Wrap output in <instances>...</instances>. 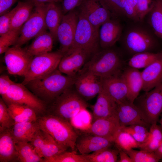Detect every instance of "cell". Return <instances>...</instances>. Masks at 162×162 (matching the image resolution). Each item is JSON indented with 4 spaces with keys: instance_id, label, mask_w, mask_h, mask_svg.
I'll return each instance as SVG.
<instances>
[{
    "instance_id": "6da1fadb",
    "label": "cell",
    "mask_w": 162,
    "mask_h": 162,
    "mask_svg": "<svg viewBox=\"0 0 162 162\" xmlns=\"http://www.w3.org/2000/svg\"><path fill=\"white\" fill-rule=\"evenodd\" d=\"M158 38L144 20L127 22L118 41L123 54L131 56L141 52H154Z\"/></svg>"
},
{
    "instance_id": "7a4b0ae2",
    "label": "cell",
    "mask_w": 162,
    "mask_h": 162,
    "mask_svg": "<svg viewBox=\"0 0 162 162\" xmlns=\"http://www.w3.org/2000/svg\"><path fill=\"white\" fill-rule=\"evenodd\" d=\"M57 68L47 75L28 82L25 86L47 106L65 90L74 85L77 75H63Z\"/></svg>"
},
{
    "instance_id": "3957f363",
    "label": "cell",
    "mask_w": 162,
    "mask_h": 162,
    "mask_svg": "<svg viewBox=\"0 0 162 162\" xmlns=\"http://www.w3.org/2000/svg\"><path fill=\"white\" fill-rule=\"evenodd\" d=\"M123 53L114 46L100 49L93 55L77 74L91 73L101 78L118 74L124 68Z\"/></svg>"
},
{
    "instance_id": "277c9868",
    "label": "cell",
    "mask_w": 162,
    "mask_h": 162,
    "mask_svg": "<svg viewBox=\"0 0 162 162\" xmlns=\"http://www.w3.org/2000/svg\"><path fill=\"white\" fill-rule=\"evenodd\" d=\"M88 106L86 101L76 91L74 85L65 90L47 106L46 114L57 116L70 122Z\"/></svg>"
},
{
    "instance_id": "5b68a950",
    "label": "cell",
    "mask_w": 162,
    "mask_h": 162,
    "mask_svg": "<svg viewBox=\"0 0 162 162\" xmlns=\"http://www.w3.org/2000/svg\"><path fill=\"white\" fill-rule=\"evenodd\" d=\"M40 128L51 136L59 143L75 151L78 135L69 122L45 114L38 117Z\"/></svg>"
},
{
    "instance_id": "8992f818",
    "label": "cell",
    "mask_w": 162,
    "mask_h": 162,
    "mask_svg": "<svg viewBox=\"0 0 162 162\" xmlns=\"http://www.w3.org/2000/svg\"><path fill=\"white\" fill-rule=\"evenodd\" d=\"M63 55L59 51L34 56L22 83L25 85L31 81L42 78L53 72L58 68Z\"/></svg>"
},
{
    "instance_id": "52a82bcc",
    "label": "cell",
    "mask_w": 162,
    "mask_h": 162,
    "mask_svg": "<svg viewBox=\"0 0 162 162\" xmlns=\"http://www.w3.org/2000/svg\"><path fill=\"white\" fill-rule=\"evenodd\" d=\"M74 42L71 48H80L92 56L100 49L99 29L94 27L79 11Z\"/></svg>"
},
{
    "instance_id": "ba28073f",
    "label": "cell",
    "mask_w": 162,
    "mask_h": 162,
    "mask_svg": "<svg viewBox=\"0 0 162 162\" xmlns=\"http://www.w3.org/2000/svg\"><path fill=\"white\" fill-rule=\"evenodd\" d=\"M1 98L6 104L15 103L31 107L38 116L46 113L47 105L22 83L14 82L6 94Z\"/></svg>"
},
{
    "instance_id": "9c48e42d",
    "label": "cell",
    "mask_w": 162,
    "mask_h": 162,
    "mask_svg": "<svg viewBox=\"0 0 162 162\" xmlns=\"http://www.w3.org/2000/svg\"><path fill=\"white\" fill-rule=\"evenodd\" d=\"M47 4L34 5L30 16L22 27L20 35L13 46L21 47L46 31L45 14Z\"/></svg>"
},
{
    "instance_id": "30bf717a",
    "label": "cell",
    "mask_w": 162,
    "mask_h": 162,
    "mask_svg": "<svg viewBox=\"0 0 162 162\" xmlns=\"http://www.w3.org/2000/svg\"><path fill=\"white\" fill-rule=\"evenodd\" d=\"M29 142L38 155L44 159L58 155L66 151L69 148L59 143L50 134L40 128Z\"/></svg>"
},
{
    "instance_id": "8fae6325",
    "label": "cell",
    "mask_w": 162,
    "mask_h": 162,
    "mask_svg": "<svg viewBox=\"0 0 162 162\" xmlns=\"http://www.w3.org/2000/svg\"><path fill=\"white\" fill-rule=\"evenodd\" d=\"M139 100V105L137 106L143 112L151 124L157 123L162 113V82L145 92Z\"/></svg>"
},
{
    "instance_id": "7c38bea8",
    "label": "cell",
    "mask_w": 162,
    "mask_h": 162,
    "mask_svg": "<svg viewBox=\"0 0 162 162\" xmlns=\"http://www.w3.org/2000/svg\"><path fill=\"white\" fill-rule=\"evenodd\" d=\"M116 114L121 127L137 124L148 128L151 124L142 110L128 100L117 103Z\"/></svg>"
},
{
    "instance_id": "4fadbf2b",
    "label": "cell",
    "mask_w": 162,
    "mask_h": 162,
    "mask_svg": "<svg viewBox=\"0 0 162 162\" xmlns=\"http://www.w3.org/2000/svg\"><path fill=\"white\" fill-rule=\"evenodd\" d=\"M79 18L75 9L64 14L57 32L60 44L59 51L64 55L72 46Z\"/></svg>"
},
{
    "instance_id": "5bb4252c",
    "label": "cell",
    "mask_w": 162,
    "mask_h": 162,
    "mask_svg": "<svg viewBox=\"0 0 162 162\" xmlns=\"http://www.w3.org/2000/svg\"><path fill=\"white\" fill-rule=\"evenodd\" d=\"M34 56L24 48L13 46L4 53V60L8 73L24 76Z\"/></svg>"
},
{
    "instance_id": "9a60e30c",
    "label": "cell",
    "mask_w": 162,
    "mask_h": 162,
    "mask_svg": "<svg viewBox=\"0 0 162 162\" xmlns=\"http://www.w3.org/2000/svg\"><path fill=\"white\" fill-rule=\"evenodd\" d=\"M92 57L80 48H71L63 55L58 68L66 75L75 76Z\"/></svg>"
},
{
    "instance_id": "2e32d148",
    "label": "cell",
    "mask_w": 162,
    "mask_h": 162,
    "mask_svg": "<svg viewBox=\"0 0 162 162\" xmlns=\"http://www.w3.org/2000/svg\"><path fill=\"white\" fill-rule=\"evenodd\" d=\"M74 86L86 101L93 98L102 90L100 77L87 72L77 74Z\"/></svg>"
},
{
    "instance_id": "e0dca14e",
    "label": "cell",
    "mask_w": 162,
    "mask_h": 162,
    "mask_svg": "<svg viewBox=\"0 0 162 162\" xmlns=\"http://www.w3.org/2000/svg\"><path fill=\"white\" fill-rule=\"evenodd\" d=\"M78 7L79 11L98 29L103 23L112 17L110 12L101 5L98 0H84Z\"/></svg>"
},
{
    "instance_id": "ac0fdd59",
    "label": "cell",
    "mask_w": 162,
    "mask_h": 162,
    "mask_svg": "<svg viewBox=\"0 0 162 162\" xmlns=\"http://www.w3.org/2000/svg\"><path fill=\"white\" fill-rule=\"evenodd\" d=\"M120 19L112 17L103 23L99 30V40L101 49L114 46L122 35L124 26Z\"/></svg>"
},
{
    "instance_id": "d6986e66",
    "label": "cell",
    "mask_w": 162,
    "mask_h": 162,
    "mask_svg": "<svg viewBox=\"0 0 162 162\" xmlns=\"http://www.w3.org/2000/svg\"><path fill=\"white\" fill-rule=\"evenodd\" d=\"M122 72L109 77H100L102 90L117 103L128 100V90Z\"/></svg>"
},
{
    "instance_id": "ffe728a7",
    "label": "cell",
    "mask_w": 162,
    "mask_h": 162,
    "mask_svg": "<svg viewBox=\"0 0 162 162\" xmlns=\"http://www.w3.org/2000/svg\"><path fill=\"white\" fill-rule=\"evenodd\" d=\"M120 128L116 115L95 120L86 132L107 138L113 142L114 137Z\"/></svg>"
},
{
    "instance_id": "44dd1931",
    "label": "cell",
    "mask_w": 162,
    "mask_h": 162,
    "mask_svg": "<svg viewBox=\"0 0 162 162\" xmlns=\"http://www.w3.org/2000/svg\"><path fill=\"white\" fill-rule=\"evenodd\" d=\"M113 142L100 136L91 134L78 136L76 148L81 154H88L99 150L111 147Z\"/></svg>"
},
{
    "instance_id": "7402d4cb",
    "label": "cell",
    "mask_w": 162,
    "mask_h": 162,
    "mask_svg": "<svg viewBox=\"0 0 162 162\" xmlns=\"http://www.w3.org/2000/svg\"><path fill=\"white\" fill-rule=\"evenodd\" d=\"M122 75L128 90L127 99L134 103L142 88L141 72L139 69L128 66L124 68L122 72Z\"/></svg>"
},
{
    "instance_id": "603a6c76",
    "label": "cell",
    "mask_w": 162,
    "mask_h": 162,
    "mask_svg": "<svg viewBox=\"0 0 162 162\" xmlns=\"http://www.w3.org/2000/svg\"><path fill=\"white\" fill-rule=\"evenodd\" d=\"M142 90L149 91L162 82V56L144 68L141 72Z\"/></svg>"
},
{
    "instance_id": "cb8c5ba5",
    "label": "cell",
    "mask_w": 162,
    "mask_h": 162,
    "mask_svg": "<svg viewBox=\"0 0 162 162\" xmlns=\"http://www.w3.org/2000/svg\"><path fill=\"white\" fill-rule=\"evenodd\" d=\"M116 107L117 103L102 90L92 107L93 121L116 115Z\"/></svg>"
},
{
    "instance_id": "d4e9b609",
    "label": "cell",
    "mask_w": 162,
    "mask_h": 162,
    "mask_svg": "<svg viewBox=\"0 0 162 162\" xmlns=\"http://www.w3.org/2000/svg\"><path fill=\"white\" fill-rule=\"evenodd\" d=\"M10 129L0 130V162H17L15 142Z\"/></svg>"
},
{
    "instance_id": "484cf974",
    "label": "cell",
    "mask_w": 162,
    "mask_h": 162,
    "mask_svg": "<svg viewBox=\"0 0 162 162\" xmlns=\"http://www.w3.org/2000/svg\"><path fill=\"white\" fill-rule=\"evenodd\" d=\"M39 129V125L37 120L15 123L10 130L15 142H30Z\"/></svg>"
},
{
    "instance_id": "4316f807",
    "label": "cell",
    "mask_w": 162,
    "mask_h": 162,
    "mask_svg": "<svg viewBox=\"0 0 162 162\" xmlns=\"http://www.w3.org/2000/svg\"><path fill=\"white\" fill-rule=\"evenodd\" d=\"M64 15L62 7L57 3L47 4L45 14V23L47 29L54 40L57 39V30Z\"/></svg>"
},
{
    "instance_id": "83f0119b",
    "label": "cell",
    "mask_w": 162,
    "mask_h": 162,
    "mask_svg": "<svg viewBox=\"0 0 162 162\" xmlns=\"http://www.w3.org/2000/svg\"><path fill=\"white\" fill-rule=\"evenodd\" d=\"M54 40L50 33L46 31L35 37L32 43L25 48L33 56L50 52Z\"/></svg>"
},
{
    "instance_id": "f1b7e54d",
    "label": "cell",
    "mask_w": 162,
    "mask_h": 162,
    "mask_svg": "<svg viewBox=\"0 0 162 162\" xmlns=\"http://www.w3.org/2000/svg\"><path fill=\"white\" fill-rule=\"evenodd\" d=\"M34 7V4L30 1L19 2L15 7V11L11 18L10 30H20L30 16Z\"/></svg>"
},
{
    "instance_id": "f546056e",
    "label": "cell",
    "mask_w": 162,
    "mask_h": 162,
    "mask_svg": "<svg viewBox=\"0 0 162 162\" xmlns=\"http://www.w3.org/2000/svg\"><path fill=\"white\" fill-rule=\"evenodd\" d=\"M15 123L36 121L38 116L35 110L27 105L15 103L6 104Z\"/></svg>"
},
{
    "instance_id": "4dcf8cb0",
    "label": "cell",
    "mask_w": 162,
    "mask_h": 162,
    "mask_svg": "<svg viewBox=\"0 0 162 162\" xmlns=\"http://www.w3.org/2000/svg\"><path fill=\"white\" fill-rule=\"evenodd\" d=\"M144 20L155 34L162 40V0H155L154 6Z\"/></svg>"
},
{
    "instance_id": "1f68e13d",
    "label": "cell",
    "mask_w": 162,
    "mask_h": 162,
    "mask_svg": "<svg viewBox=\"0 0 162 162\" xmlns=\"http://www.w3.org/2000/svg\"><path fill=\"white\" fill-rule=\"evenodd\" d=\"M17 154V162H44V158L40 157L29 142H15Z\"/></svg>"
},
{
    "instance_id": "d6a6232c",
    "label": "cell",
    "mask_w": 162,
    "mask_h": 162,
    "mask_svg": "<svg viewBox=\"0 0 162 162\" xmlns=\"http://www.w3.org/2000/svg\"><path fill=\"white\" fill-rule=\"evenodd\" d=\"M162 56V52H145L135 54L129 59V67L139 69L145 68Z\"/></svg>"
},
{
    "instance_id": "836d02e7",
    "label": "cell",
    "mask_w": 162,
    "mask_h": 162,
    "mask_svg": "<svg viewBox=\"0 0 162 162\" xmlns=\"http://www.w3.org/2000/svg\"><path fill=\"white\" fill-rule=\"evenodd\" d=\"M119 151L111 148V147L104 148L92 154H83L88 162H118Z\"/></svg>"
},
{
    "instance_id": "e575fe53",
    "label": "cell",
    "mask_w": 162,
    "mask_h": 162,
    "mask_svg": "<svg viewBox=\"0 0 162 162\" xmlns=\"http://www.w3.org/2000/svg\"><path fill=\"white\" fill-rule=\"evenodd\" d=\"M150 137L145 143L141 145L140 150L154 152L162 143V130L157 123L151 124L149 130Z\"/></svg>"
},
{
    "instance_id": "d590c367",
    "label": "cell",
    "mask_w": 162,
    "mask_h": 162,
    "mask_svg": "<svg viewBox=\"0 0 162 162\" xmlns=\"http://www.w3.org/2000/svg\"><path fill=\"white\" fill-rule=\"evenodd\" d=\"M113 142L118 148L124 151L139 148L140 147V144L130 134L122 130L120 128L114 137Z\"/></svg>"
},
{
    "instance_id": "8d00e7d4",
    "label": "cell",
    "mask_w": 162,
    "mask_h": 162,
    "mask_svg": "<svg viewBox=\"0 0 162 162\" xmlns=\"http://www.w3.org/2000/svg\"><path fill=\"white\" fill-rule=\"evenodd\" d=\"M120 128L130 134L140 144V146L146 143L150 137V133L148 130V128L142 125H134L120 127Z\"/></svg>"
},
{
    "instance_id": "74e56055",
    "label": "cell",
    "mask_w": 162,
    "mask_h": 162,
    "mask_svg": "<svg viewBox=\"0 0 162 162\" xmlns=\"http://www.w3.org/2000/svg\"><path fill=\"white\" fill-rule=\"evenodd\" d=\"M101 5L108 10L112 17L123 19L126 0H98Z\"/></svg>"
},
{
    "instance_id": "f35d334b",
    "label": "cell",
    "mask_w": 162,
    "mask_h": 162,
    "mask_svg": "<svg viewBox=\"0 0 162 162\" xmlns=\"http://www.w3.org/2000/svg\"><path fill=\"white\" fill-rule=\"evenodd\" d=\"M44 162H88L83 154H78L75 151H65L54 156L44 159Z\"/></svg>"
},
{
    "instance_id": "ab89813d",
    "label": "cell",
    "mask_w": 162,
    "mask_h": 162,
    "mask_svg": "<svg viewBox=\"0 0 162 162\" xmlns=\"http://www.w3.org/2000/svg\"><path fill=\"white\" fill-rule=\"evenodd\" d=\"M124 151L129 156L133 162H158L160 160L154 152L134 149Z\"/></svg>"
},
{
    "instance_id": "60d3db41",
    "label": "cell",
    "mask_w": 162,
    "mask_h": 162,
    "mask_svg": "<svg viewBox=\"0 0 162 162\" xmlns=\"http://www.w3.org/2000/svg\"><path fill=\"white\" fill-rule=\"evenodd\" d=\"M20 30H10L0 36V54L4 53L10 46L16 42L20 35Z\"/></svg>"
},
{
    "instance_id": "b9f144b4",
    "label": "cell",
    "mask_w": 162,
    "mask_h": 162,
    "mask_svg": "<svg viewBox=\"0 0 162 162\" xmlns=\"http://www.w3.org/2000/svg\"><path fill=\"white\" fill-rule=\"evenodd\" d=\"M10 115L7 106L2 98H0V130L11 128L15 124Z\"/></svg>"
},
{
    "instance_id": "7bdbcfd3",
    "label": "cell",
    "mask_w": 162,
    "mask_h": 162,
    "mask_svg": "<svg viewBox=\"0 0 162 162\" xmlns=\"http://www.w3.org/2000/svg\"><path fill=\"white\" fill-rule=\"evenodd\" d=\"M123 19L127 22L140 21L138 14L136 0H126Z\"/></svg>"
},
{
    "instance_id": "ee69618b",
    "label": "cell",
    "mask_w": 162,
    "mask_h": 162,
    "mask_svg": "<svg viewBox=\"0 0 162 162\" xmlns=\"http://www.w3.org/2000/svg\"><path fill=\"white\" fill-rule=\"evenodd\" d=\"M138 14L140 21L144 20L155 4V0H136Z\"/></svg>"
},
{
    "instance_id": "f6af8a7d",
    "label": "cell",
    "mask_w": 162,
    "mask_h": 162,
    "mask_svg": "<svg viewBox=\"0 0 162 162\" xmlns=\"http://www.w3.org/2000/svg\"><path fill=\"white\" fill-rule=\"evenodd\" d=\"M15 7L9 11L1 15L0 17V36L10 30L12 16L15 11Z\"/></svg>"
},
{
    "instance_id": "bcb514c9",
    "label": "cell",
    "mask_w": 162,
    "mask_h": 162,
    "mask_svg": "<svg viewBox=\"0 0 162 162\" xmlns=\"http://www.w3.org/2000/svg\"><path fill=\"white\" fill-rule=\"evenodd\" d=\"M84 0H62V9L63 14L69 12L79 7Z\"/></svg>"
},
{
    "instance_id": "7dc6e473",
    "label": "cell",
    "mask_w": 162,
    "mask_h": 162,
    "mask_svg": "<svg viewBox=\"0 0 162 162\" xmlns=\"http://www.w3.org/2000/svg\"><path fill=\"white\" fill-rule=\"evenodd\" d=\"M14 82L6 75H2L0 76V94L2 97L6 94Z\"/></svg>"
},
{
    "instance_id": "c3c4849f",
    "label": "cell",
    "mask_w": 162,
    "mask_h": 162,
    "mask_svg": "<svg viewBox=\"0 0 162 162\" xmlns=\"http://www.w3.org/2000/svg\"><path fill=\"white\" fill-rule=\"evenodd\" d=\"M18 0H0V16L8 12L13 5Z\"/></svg>"
},
{
    "instance_id": "681fc988",
    "label": "cell",
    "mask_w": 162,
    "mask_h": 162,
    "mask_svg": "<svg viewBox=\"0 0 162 162\" xmlns=\"http://www.w3.org/2000/svg\"><path fill=\"white\" fill-rule=\"evenodd\" d=\"M119 151L120 159L119 162H133L132 160L129 156L124 150L118 148Z\"/></svg>"
},
{
    "instance_id": "f907efd6",
    "label": "cell",
    "mask_w": 162,
    "mask_h": 162,
    "mask_svg": "<svg viewBox=\"0 0 162 162\" xmlns=\"http://www.w3.org/2000/svg\"><path fill=\"white\" fill-rule=\"evenodd\" d=\"M32 2L34 5L38 4H45L51 2L58 3L62 2V0H28Z\"/></svg>"
},
{
    "instance_id": "816d5d0a",
    "label": "cell",
    "mask_w": 162,
    "mask_h": 162,
    "mask_svg": "<svg viewBox=\"0 0 162 162\" xmlns=\"http://www.w3.org/2000/svg\"><path fill=\"white\" fill-rule=\"evenodd\" d=\"M154 153L160 160L162 159V143Z\"/></svg>"
},
{
    "instance_id": "f5cc1de1",
    "label": "cell",
    "mask_w": 162,
    "mask_h": 162,
    "mask_svg": "<svg viewBox=\"0 0 162 162\" xmlns=\"http://www.w3.org/2000/svg\"><path fill=\"white\" fill-rule=\"evenodd\" d=\"M160 123L161 124V127L162 130V116H161V118L160 121Z\"/></svg>"
},
{
    "instance_id": "db71d44e",
    "label": "cell",
    "mask_w": 162,
    "mask_h": 162,
    "mask_svg": "<svg viewBox=\"0 0 162 162\" xmlns=\"http://www.w3.org/2000/svg\"><path fill=\"white\" fill-rule=\"evenodd\" d=\"M160 161L161 162H162V159H161V160H160Z\"/></svg>"
}]
</instances>
